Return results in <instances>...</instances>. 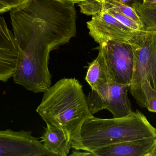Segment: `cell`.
<instances>
[{"instance_id":"4fadbf2b","label":"cell","mask_w":156,"mask_h":156,"mask_svg":"<svg viewBox=\"0 0 156 156\" xmlns=\"http://www.w3.org/2000/svg\"><path fill=\"white\" fill-rule=\"evenodd\" d=\"M101 2L106 6L113 7L122 13L133 20L139 24L143 28L142 23L138 15L132 6L119 2L117 0H100Z\"/></svg>"},{"instance_id":"ffe728a7","label":"cell","mask_w":156,"mask_h":156,"mask_svg":"<svg viewBox=\"0 0 156 156\" xmlns=\"http://www.w3.org/2000/svg\"><path fill=\"white\" fill-rule=\"evenodd\" d=\"M143 3L147 5H155L156 0H143Z\"/></svg>"},{"instance_id":"30bf717a","label":"cell","mask_w":156,"mask_h":156,"mask_svg":"<svg viewBox=\"0 0 156 156\" xmlns=\"http://www.w3.org/2000/svg\"><path fill=\"white\" fill-rule=\"evenodd\" d=\"M40 138L46 149L55 156H67L72 147L62 130L48 125Z\"/></svg>"},{"instance_id":"d6986e66","label":"cell","mask_w":156,"mask_h":156,"mask_svg":"<svg viewBox=\"0 0 156 156\" xmlns=\"http://www.w3.org/2000/svg\"><path fill=\"white\" fill-rule=\"evenodd\" d=\"M10 11V9H8L7 7H5L2 5L0 4V14H2L9 12Z\"/></svg>"},{"instance_id":"44dd1931","label":"cell","mask_w":156,"mask_h":156,"mask_svg":"<svg viewBox=\"0 0 156 156\" xmlns=\"http://www.w3.org/2000/svg\"><path fill=\"white\" fill-rule=\"evenodd\" d=\"M150 156H156V137L154 147H153V149L150 153Z\"/></svg>"},{"instance_id":"ac0fdd59","label":"cell","mask_w":156,"mask_h":156,"mask_svg":"<svg viewBox=\"0 0 156 156\" xmlns=\"http://www.w3.org/2000/svg\"><path fill=\"white\" fill-rule=\"evenodd\" d=\"M57 1H60V2H72L75 4H79L81 2H84V1H87V0H57Z\"/></svg>"},{"instance_id":"9c48e42d","label":"cell","mask_w":156,"mask_h":156,"mask_svg":"<svg viewBox=\"0 0 156 156\" xmlns=\"http://www.w3.org/2000/svg\"><path fill=\"white\" fill-rule=\"evenodd\" d=\"M155 138L117 143L94 150L92 153L94 156H150Z\"/></svg>"},{"instance_id":"277c9868","label":"cell","mask_w":156,"mask_h":156,"mask_svg":"<svg viewBox=\"0 0 156 156\" xmlns=\"http://www.w3.org/2000/svg\"><path fill=\"white\" fill-rule=\"evenodd\" d=\"M98 56L105 66L111 82L130 87L133 77L134 54L126 42L107 41L99 45Z\"/></svg>"},{"instance_id":"3957f363","label":"cell","mask_w":156,"mask_h":156,"mask_svg":"<svg viewBox=\"0 0 156 156\" xmlns=\"http://www.w3.org/2000/svg\"><path fill=\"white\" fill-rule=\"evenodd\" d=\"M127 42L134 54L130 93L139 106L147 108L156 97V31L135 30Z\"/></svg>"},{"instance_id":"ba28073f","label":"cell","mask_w":156,"mask_h":156,"mask_svg":"<svg viewBox=\"0 0 156 156\" xmlns=\"http://www.w3.org/2000/svg\"><path fill=\"white\" fill-rule=\"evenodd\" d=\"M19 57V48L4 17L0 16V82L12 78Z\"/></svg>"},{"instance_id":"8992f818","label":"cell","mask_w":156,"mask_h":156,"mask_svg":"<svg viewBox=\"0 0 156 156\" xmlns=\"http://www.w3.org/2000/svg\"><path fill=\"white\" fill-rule=\"evenodd\" d=\"M53 156L29 131L0 130V156Z\"/></svg>"},{"instance_id":"6da1fadb","label":"cell","mask_w":156,"mask_h":156,"mask_svg":"<svg viewBox=\"0 0 156 156\" xmlns=\"http://www.w3.org/2000/svg\"><path fill=\"white\" fill-rule=\"evenodd\" d=\"M36 111L46 125L64 132L72 148L83 151L81 128L85 120L93 115L78 80L65 78L49 87Z\"/></svg>"},{"instance_id":"8fae6325","label":"cell","mask_w":156,"mask_h":156,"mask_svg":"<svg viewBox=\"0 0 156 156\" xmlns=\"http://www.w3.org/2000/svg\"><path fill=\"white\" fill-rule=\"evenodd\" d=\"M85 80L90 86L91 90L95 91L100 89L109 83H112L104 64L98 56L90 64Z\"/></svg>"},{"instance_id":"5b68a950","label":"cell","mask_w":156,"mask_h":156,"mask_svg":"<svg viewBox=\"0 0 156 156\" xmlns=\"http://www.w3.org/2000/svg\"><path fill=\"white\" fill-rule=\"evenodd\" d=\"M126 85L110 83L97 91L92 90L86 97L87 104L93 115L103 110H108L113 118H121L132 112Z\"/></svg>"},{"instance_id":"7a4b0ae2","label":"cell","mask_w":156,"mask_h":156,"mask_svg":"<svg viewBox=\"0 0 156 156\" xmlns=\"http://www.w3.org/2000/svg\"><path fill=\"white\" fill-rule=\"evenodd\" d=\"M156 138V129L138 110L124 117L101 119L91 116L85 120L80 130L83 151L94 150L114 144Z\"/></svg>"},{"instance_id":"5bb4252c","label":"cell","mask_w":156,"mask_h":156,"mask_svg":"<svg viewBox=\"0 0 156 156\" xmlns=\"http://www.w3.org/2000/svg\"><path fill=\"white\" fill-rule=\"evenodd\" d=\"M28 0H0V4L4 5L10 10L23 4Z\"/></svg>"},{"instance_id":"52a82bcc","label":"cell","mask_w":156,"mask_h":156,"mask_svg":"<svg viewBox=\"0 0 156 156\" xmlns=\"http://www.w3.org/2000/svg\"><path fill=\"white\" fill-rule=\"evenodd\" d=\"M87 25L90 35L99 45L111 40L127 42L134 31L104 10L93 15Z\"/></svg>"},{"instance_id":"2e32d148","label":"cell","mask_w":156,"mask_h":156,"mask_svg":"<svg viewBox=\"0 0 156 156\" xmlns=\"http://www.w3.org/2000/svg\"><path fill=\"white\" fill-rule=\"evenodd\" d=\"M147 109L149 111L156 113V97L153 98L149 101Z\"/></svg>"},{"instance_id":"9a60e30c","label":"cell","mask_w":156,"mask_h":156,"mask_svg":"<svg viewBox=\"0 0 156 156\" xmlns=\"http://www.w3.org/2000/svg\"><path fill=\"white\" fill-rule=\"evenodd\" d=\"M80 150H75L73 151V153L70 156H94L92 152H88V151H83V152L80 151Z\"/></svg>"},{"instance_id":"7c38bea8","label":"cell","mask_w":156,"mask_h":156,"mask_svg":"<svg viewBox=\"0 0 156 156\" xmlns=\"http://www.w3.org/2000/svg\"><path fill=\"white\" fill-rule=\"evenodd\" d=\"M138 15L143 28L148 31H156V4H145L136 2L132 5Z\"/></svg>"},{"instance_id":"e0dca14e","label":"cell","mask_w":156,"mask_h":156,"mask_svg":"<svg viewBox=\"0 0 156 156\" xmlns=\"http://www.w3.org/2000/svg\"><path fill=\"white\" fill-rule=\"evenodd\" d=\"M117 1L131 6L136 2H139L138 0H117Z\"/></svg>"}]
</instances>
